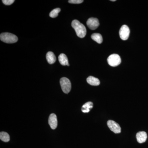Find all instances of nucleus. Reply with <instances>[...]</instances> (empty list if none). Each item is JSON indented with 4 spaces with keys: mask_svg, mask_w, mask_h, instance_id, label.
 <instances>
[{
    "mask_svg": "<svg viewBox=\"0 0 148 148\" xmlns=\"http://www.w3.org/2000/svg\"><path fill=\"white\" fill-rule=\"evenodd\" d=\"M72 27L75 29L77 36L80 38H83L86 34L85 27L77 20H74L72 22Z\"/></svg>",
    "mask_w": 148,
    "mask_h": 148,
    "instance_id": "f257e3e1",
    "label": "nucleus"
},
{
    "mask_svg": "<svg viewBox=\"0 0 148 148\" xmlns=\"http://www.w3.org/2000/svg\"><path fill=\"white\" fill-rule=\"evenodd\" d=\"M0 39L6 43L11 44L16 42L18 38L15 35L9 33H3L0 35Z\"/></svg>",
    "mask_w": 148,
    "mask_h": 148,
    "instance_id": "f03ea898",
    "label": "nucleus"
},
{
    "mask_svg": "<svg viewBox=\"0 0 148 148\" xmlns=\"http://www.w3.org/2000/svg\"><path fill=\"white\" fill-rule=\"evenodd\" d=\"M60 85L63 92L68 94L71 89V84L69 79L66 77L61 78L60 81Z\"/></svg>",
    "mask_w": 148,
    "mask_h": 148,
    "instance_id": "7ed1b4c3",
    "label": "nucleus"
},
{
    "mask_svg": "<svg viewBox=\"0 0 148 148\" xmlns=\"http://www.w3.org/2000/svg\"><path fill=\"white\" fill-rule=\"evenodd\" d=\"M108 63L112 67H116L121 63V58L117 54H112L110 55L108 58Z\"/></svg>",
    "mask_w": 148,
    "mask_h": 148,
    "instance_id": "20e7f679",
    "label": "nucleus"
},
{
    "mask_svg": "<svg viewBox=\"0 0 148 148\" xmlns=\"http://www.w3.org/2000/svg\"><path fill=\"white\" fill-rule=\"evenodd\" d=\"M130 30L127 25L122 26L119 31V36L123 40H126L129 38Z\"/></svg>",
    "mask_w": 148,
    "mask_h": 148,
    "instance_id": "39448f33",
    "label": "nucleus"
},
{
    "mask_svg": "<svg viewBox=\"0 0 148 148\" xmlns=\"http://www.w3.org/2000/svg\"><path fill=\"white\" fill-rule=\"evenodd\" d=\"M107 125L111 131L116 134L121 133V127L118 123L113 120H109L107 122Z\"/></svg>",
    "mask_w": 148,
    "mask_h": 148,
    "instance_id": "423d86ee",
    "label": "nucleus"
},
{
    "mask_svg": "<svg viewBox=\"0 0 148 148\" xmlns=\"http://www.w3.org/2000/svg\"><path fill=\"white\" fill-rule=\"evenodd\" d=\"M86 24L88 28L92 30H95L98 28L100 25L98 18L93 17L88 18L86 22Z\"/></svg>",
    "mask_w": 148,
    "mask_h": 148,
    "instance_id": "0eeeda50",
    "label": "nucleus"
},
{
    "mask_svg": "<svg viewBox=\"0 0 148 148\" xmlns=\"http://www.w3.org/2000/svg\"><path fill=\"white\" fill-rule=\"evenodd\" d=\"M49 124L51 128L53 130L55 129L58 125V121L57 116L54 114H51L49 118Z\"/></svg>",
    "mask_w": 148,
    "mask_h": 148,
    "instance_id": "6e6552de",
    "label": "nucleus"
},
{
    "mask_svg": "<svg viewBox=\"0 0 148 148\" xmlns=\"http://www.w3.org/2000/svg\"><path fill=\"white\" fill-rule=\"evenodd\" d=\"M136 137L138 143L142 144L146 142L147 138V135L145 131H140L137 133Z\"/></svg>",
    "mask_w": 148,
    "mask_h": 148,
    "instance_id": "1a4fd4ad",
    "label": "nucleus"
},
{
    "mask_svg": "<svg viewBox=\"0 0 148 148\" xmlns=\"http://www.w3.org/2000/svg\"><path fill=\"white\" fill-rule=\"evenodd\" d=\"M58 60L61 65L69 66L68 57L64 53H61L58 56Z\"/></svg>",
    "mask_w": 148,
    "mask_h": 148,
    "instance_id": "9d476101",
    "label": "nucleus"
},
{
    "mask_svg": "<svg viewBox=\"0 0 148 148\" xmlns=\"http://www.w3.org/2000/svg\"><path fill=\"white\" fill-rule=\"evenodd\" d=\"M87 82L88 83L92 86L99 85L100 84V82L98 79L92 76H89L87 78Z\"/></svg>",
    "mask_w": 148,
    "mask_h": 148,
    "instance_id": "9b49d317",
    "label": "nucleus"
},
{
    "mask_svg": "<svg viewBox=\"0 0 148 148\" xmlns=\"http://www.w3.org/2000/svg\"><path fill=\"white\" fill-rule=\"evenodd\" d=\"M46 58L48 63L50 64H54L56 61V57L54 53L51 51L47 52L46 55Z\"/></svg>",
    "mask_w": 148,
    "mask_h": 148,
    "instance_id": "f8f14e48",
    "label": "nucleus"
},
{
    "mask_svg": "<svg viewBox=\"0 0 148 148\" xmlns=\"http://www.w3.org/2000/svg\"><path fill=\"white\" fill-rule=\"evenodd\" d=\"M93 108V103L91 102H88L85 103L82 108V111L84 113H88L90 112V109Z\"/></svg>",
    "mask_w": 148,
    "mask_h": 148,
    "instance_id": "ddd939ff",
    "label": "nucleus"
},
{
    "mask_svg": "<svg viewBox=\"0 0 148 148\" xmlns=\"http://www.w3.org/2000/svg\"><path fill=\"white\" fill-rule=\"evenodd\" d=\"M91 38L93 40L95 41L98 44H101L103 42V37L101 34H98V33L92 34L91 35Z\"/></svg>",
    "mask_w": 148,
    "mask_h": 148,
    "instance_id": "4468645a",
    "label": "nucleus"
},
{
    "mask_svg": "<svg viewBox=\"0 0 148 148\" xmlns=\"http://www.w3.org/2000/svg\"><path fill=\"white\" fill-rule=\"evenodd\" d=\"M0 139L3 142H8L10 140L9 135L5 132H1L0 133Z\"/></svg>",
    "mask_w": 148,
    "mask_h": 148,
    "instance_id": "2eb2a0df",
    "label": "nucleus"
},
{
    "mask_svg": "<svg viewBox=\"0 0 148 148\" xmlns=\"http://www.w3.org/2000/svg\"><path fill=\"white\" fill-rule=\"evenodd\" d=\"M61 9L59 8H56L51 12L49 14V16L51 18H56L58 16V13L61 11Z\"/></svg>",
    "mask_w": 148,
    "mask_h": 148,
    "instance_id": "dca6fc26",
    "label": "nucleus"
},
{
    "mask_svg": "<svg viewBox=\"0 0 148 148\" xmlns=\"http://www.w3.org/2000/svg\"><path fill=\"white\" fill-rule=\"evenodd\" d=\"M3 3L5 5H9L12 4L14 2V0H3Z\"/></svg>",
    "mask_w": 148,
    "mask_h": 148,
    "instance_id": "f3484780",
    "label": "nucleus"
},
{
    "mask_svg": "<svg viewBox=\"0 0 148 148\" xmlns=\"http://www.w3.org/2000/svg\"><path fill=\"white\" fill-rule=\"evenodd\" d=\"M83 2V0H70L69 1V3L73 4H80Z\"/></svg>",
    "mask_w": 148,
    "mask_h": 148,
    "instance_id": "a211bd4d",
    "label": "nucleus"
},
{
    "mask_svg": "<svg viewBox=\"0 0 148 148\" xmlns=\"http://www.w3.org/2000/svg\"><path fill=\"white\" fill-rule=\"evenodd\" d=\"M111 1H115L116 0H111Z\"/></svg>",
    "mask_w": 148,
    "mask_h": 148,
    "instance_id": "6ab92c4d",
    "label": "nucleus"
}]
</instances>
